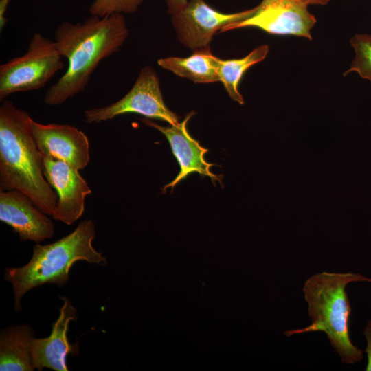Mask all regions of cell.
<instances>
[{
	"instance_id": "6da1fadb",
	"label": "cell",
	"mask_w": 371,
	"mask_h": 371,
	"mask_svg": "<svg viewBox=\"0 0 371 371\" xmlns=\"http://www.w3.org/2000/svg\"><path fill=\"white\" fill-rule=\"evenodd\" d=\"M128 33L122 14L91 15L81 23H60L54 41L68 67L45 93V103L58 106L83 91L100 62L120 49Z\"/></svg>"
},
{
	"instance_id": "7a4b0ae2",
	"label": "cell",
	"mask_w": 371,
	"mask_h": 371,
	"mask_svg": "<svg viewBox=\"0 0 371 371\" xmlns=\"http://www.w3.org/2000/svg\"><path fill=\"white\" fill-rule=\"evenodd\" d=\"M29 114L10 100L0 106V190H19L45 214L56 210L57 194L44 175L43 157Z\"/></svg>"
},
{
	"instance_id": "3957f363",
	"label": "cell",
	"mask_w": 371,
	"mask_h": 371,
	"mask_svg": "<svg viewBox=\"0 0 371 371\" xmlns=\"http://www.w3.org/2000/svg\"><path fill=\"white\" fill-rule=\"evenodd\" d=\"M95 236L93 221L83 220L71 233L58 240L44 245L36 244L32 257L25 265L6 269L5 279L12 284L15 311L21 310V300L30 289L44 284L65 285L75 262L106 265V258L92 245Z\"/></svg>"
},
{
	"instance_id": "277c9868",
	"label": "cell",
	"mask_w": 371,
	"mask_h": 371,
	"mask_svg": "<svg viewBox=\"0 0 371 371\" xmlns=\"http://www.w3.org/2000/svg\"><path fill=\"white\" fill-rule=\"evenodd\" d=\"M355 282H371V278L350 272H322L310 277L303 291L311 324L304 328L286 330L285 336L324 332L343 363L360 361L363 351L352 344L348 333L352 308L346 286Z\"/></svg>"
},
{
	"instance_id": "5b68a950",
	"label": "cell",
	"mask_w": 371,
	"mask_h": 371,
	"mask_svg": "<svg viewBox=\"0 0 371 371\" xmlns=\"http://www.w3.org/2000/svg\"><path fill=\"white\" fill-rule=\"evenodd\" d=\"M54 41L34 33L27 51L0 66V100L23 91L43 87L63 67Z\"/></svg>"
},
{
	"instance_id": "8992f818",
	"label": "cell",
	"mask_w": 371,
	"mask_h": 371,
	"mask_svg": "<svg viewBox=\"0 0 371 371\" xmlns=\"http://www.w3.org/2000/svg\"><path fill=\"white\" fill-rule=\"evenodd\" d=\"M126 113L160 120L170 125L179 122V116L165 104L159 77L150 65L141 69L133 87L122 98L106 106L85 110V122L100 123Z\"/></svg>"
},
{
	"instance_id": "52a82bcc",
	"label": "cell",
	"mask_w": 371,
	"mask_h": 371,
	"mask_svg": "<svg viewBox=\"0 0 371 371\" xmlns=\"http://www.w3.org/2000/svg\"><path fill=\"white\" fill-rule=\"evenodd\" d=\"M256 10L254 7L239 12L224 13L210 6L204 0H190L182 9L171 15V21L179 42L196 50L209 47L218 30L249 18Z\"/></svg>"
},
{
	"instance_id": "ba28073f",
	"label": "cell",
	"mask_w": 371,
	"mask_h": 371,
	"mask_svg": "<svg viewBox=\"0 0 371 371\" xmlns=\"http://www.w3.org/2000/svg\"><path fill=\"white\" fill-rule=\"evenodd\" d=\"M300 0H262L249 18L228 25L220 32L254 27L275 35H292L312 40L311 29L316 19Z\"/></svg>"
},
{
	"instance_id": "9c48e42d",
	"label": "cell",
	"mask_w": 371,
	"mask_h": 371,
	"mask_svg": "<svg viewBox=\"0 0 371 371\" xmlns=\"http://www.w3.org/2000/svg\"><path fill=\"white\" fill-rule=\"evenodd\" d=\"M43 157L44 175L57 194L53 218L71 225L85 210V201L91 190L79 170L58 159Z\"/></svg>"
},
{
	"instance_id": "30bf717a",
	"label": "cell",
	"mask_w": 371,
	"mask_h": 371,
	"mask_svg": "<svg viewBox=\"0 0 371 371\" xmlns=\"http://www.w3.org/2000/svg\"><path fill=\"white\" fill-rule=\"evenodd\" d=\"M30 127L43 157L63 161L79 170L87 166L89 142L82 131L68 124H43L32 118Z\"/></svg>"
},
{
	"instance_id": "8fae6325",
	"label": "cell",
	"mask_w": 371,
	"mask_h": 371,
	"mask_svg": "<svg viewBox=\"0 0 371 371\" xmlns=\"http://www.w3.org/2000/svg\"><path fill=\"white\" fill-rule=\"evenodd\" d=\"M0 221L11 226L21 240L38 243L54 234L52 221L26 194L16 190L0 192Z\"/></svg>"
},
{
	"instance_id": "7c38bea8",
	"label": "cell",
	"mask_w": 371,
	"mask_h": 371,
	"mask_svg": "<svg viewBox=\"0 0 371 371\" xmlns=\"http://www.w3.org/2000/svg\"><path fill=\"white\" fill-rule=\"evenodd\" d=\"M194 114L195 113L192 111L182 122L169 126H160L148 118L142 119L144 124L158 130L165 135L180 166V172L175 179L164 187V192L168 188H171L172 190L178 183L194 172L209 177L214 183L218 181L221 183V178L210 170L213 164L206 161L204 158L208 149L201 146L198 141L192 138L187 129V123Z\"/></svg>"
},
{
	"instance_id": "4fadbf2b",
	"label": "cell",
	"mask_w": 371,
	"mask_h": 371,
	"mask_svg": "<svg viewBox=\"0 0 371 371\" xmlns=\"http://www.w3.org/2000/svg\"><path fill=\"white\" fill-rule=\"evenodd\" d=\"M60 315L54 323L50 335L46 338H33L31 353L35 368L42 370L44 368L56 371H67L66 357L69 353L78 352V346L71 344L67 338V331L71 321L76 320V308L69 300L64 296Z\"/></svg>"
},
{
	"instance_id": "5bb4252c",
	"label": "cell",
	"mask_w": 371,
	"mask_h": 371,
	"mask_svg": "<svg viewBox=\"0 0 371 371\" xmlns=\"http://www.w3.org/2000/svg\"><path fill=\"white\" fill-rule=\"evenodd\" d=\"M32 328L27 324L10 326L0 335V370L32 371L35 369L31 342Z\"/></svg>"
},
{
	"instance_id": "9a60e30c",
	"label": "cell",
	"mask_w": 371,
	"mask_h": 371,
	"mask_svg": "<svg viewBox=\"0 0 371 371\" xmlns=\"http://www.w3.org/2000/svg\"><path fill=\"white\" fill-rule=\"evenodd\" d=\"M218 59L207 47L194 50L188 57L163 58L157 63L161 67L194 82L211 83L219 81Z\"/></svg>"
},
{
	"instance_id": "2e32d148",
	"label": "cell",
	"mask_w": 371,
	"mask_h": 371,
	"mask_svg": "<svg viewBox=\"0 0 371 371\" xmlns=\"http://www.w3.org/2000/svg\"><path fill=\"white\" fill-rule=\"evenodd\" d=\"M269 47L267 45H260L246 56L238 59H218V74L230 98L244 104L243 95L238 91L239 82L247 70L251 66L263 60L267 56Z\"/></svg>"
},
{
	"instance_id": "e0dca14e",
	"label": "cell",
	"mask_w": 371,
	"mask_h": 371,
	"mask_svg": "<svg viewBox=\"0 0 371 371\" xmlns=\"http://www.w3.org/2000/svg\"><path fill=\"white\" fill-rule=\"evenodd\" d=\"M350 45L354 48L355 56L344 76L355 71L371 82V34H356L351 38Z\"/></svg>"
},
{
	"instance_id": "ac0fdd59",
	"label": "cell",
	"mask_w": 371,
	"mask_h": 371,
	"mask_svg": "<svg viewBox=\"0 0 371 371\" xmlns=\"http://www.w3.org/2000/svg\"><path fill=\"white\" fill-rule=\"evenodd\" d=\"M145 0H93L89 8L91 15L106 16L112 14H132Z\"/></svg>"
},
{
	"instance_id": "d6986e66",
	"label": "cell",
	"mask_w": 371,
	"mask_h": 371,
	"mask_svg": "<svg viewBox=\"0 0 371 371\" xmlns=\"http://www.w3.org/2000/svg\"><path fill=\"white\" fill-rule=\"evenodd\" d=\"M363 334L367 340V347L365 352L368 356V363L366 370L371 371V319L368 321V324L363 331Z\"/></svg>"
},
{
	"instance_id": "ffe728a7",
	"label": "cell",
	"mask_w": 371,
	"mask_h": 371,
	"mask_svg": "<svg viewBox=\"0 0 371 371\" xmlns=\"http://www.w3.org/2000/svg\"><path fill=\"white\" fill-rule=\"evenodd\" d=\"M169 14L172 15L182 9L188 3V0H164Z\"/></svg>"
},
{
	"instance_id": "44dd1931",
	"label": "cell",
	"mask_w": 371,
	"mask_h": 371,
	"mask_svg": "<svg viewBox=\"0 0 371 371\" xmlns=\"http://www.w3.org/2000/svg\"><path fill=\"white\" fill-rule=\"evenodd\" d=\"M11 0H0V30L1 32L3 30L6 22L7 19L5 16L8 5Z\"/></svg>"
},
{
	"instance_id": "7402d4cb",
	"label": "cell",
	"mask_w": 371,
	"mask_h": 371,
	"mask_svg": "<svg viewBox=\"0 0 371 371\" xmlns=\"http://www.w3.org/2000/svg\"><path fill=\"white\" fill-rule=\"evenodd\" d=\"M306 3L308 5H326L330 0H300Z\"/></svg>"
}]
</instances>
